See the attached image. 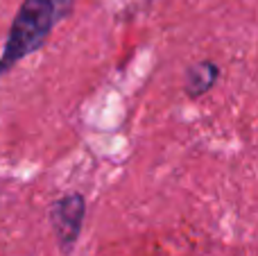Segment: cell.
<instances>
[{
    "label": "cell",
    "instance_id": "cell-1",
    "mask_svg": "<svg viewBox=\"0 0 258 256\" xmlns=\"http://www.w3.org/2000/svg\"><path fill=\"white\" fill-rule=\"evenodd\" d=\"M71 5L73 0H23L0 54V77L45 43Z\"/></svg>",
    "mask_w": 258,
    "mask_h": 256
},
{
    "label": "cell",
    "instance_id": "cell-2",
    "mask_svg": "<svg viewBox=\"0 0 258 256\" xmlns=\"http://www.w3.org/2000/svg\"><path fill=\"white\" fill-rule=\"evenodd\" d=\"M86 213V202L80 193H71L57 200L50 209V222H52L54 236L63 249H71L73 243L80 238L82 220Z\"/></svg>",
    "mask_w": 258,
    "mask_h": 256
},
{
    "label": "cell",
    "instance_id": "cell-3",
    "mask_svg": "<svg viewBox=\"0 0 258 256\" xmlns=\"http://www.w3.org/2000/svg\"><path fill=\"white\" fill-rule=\"evenodd\" d=\"M218 80H220L218 63L204 59V61H197V63H192V66L188 68L183 89H186V93L190 95V98H200V95L209 93Z\"/></svg>",
    "mask_w": 258,
    "mask_h": 256
}]
</instances>
